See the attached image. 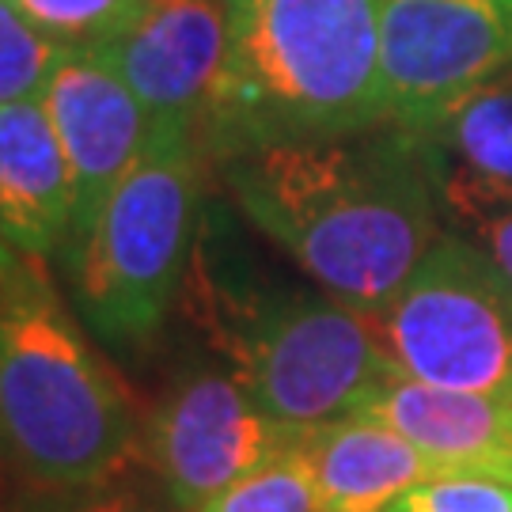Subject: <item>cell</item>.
<instances>
[{"mask_svg": "<svg viewBox=\"0 0 512 512\" xmlns=\"http://www.w3.org/2000/svg\"><path fill=\"white\" fill-rule=\"evenodd\" d=\"M228 190L258 232L327 296L387 308L437 243V194L418 141L293 137L224 156Z\"/></svg>", "mask_w": 512, "mask_h": 512, "instance_id": "1", "label": "cell"}, {"mask_svg": "<svg viewBox=\"0 0 512 512\" xmlns=\"http://www.w3.org/2000/svg\"><path fill=\"white\" fill-rule=\"evenodd\" d=\"M0 251V459L42 490L107 486L137 456L126 387L35 255Z\"/></svg>", "mask_w": 512, "mask_h": 512, "instance_id": "2", "label": "cell"}, {"mask_svg": "<svg viewBox=\"0 0 512 512\" xmlns=\"http://www.w3.org/2000/svg\"><path fill=\"white\" fill-rule=\"evenodd\" d=\"M384 0H251L198 145L220 160L293 137H346L384 122Z\"/></svg>", "mask_w": 512, "mask_h": 512, "instance_id": "3", "label": "cell"}, {"mask_svg": "<svg viewBox=\"0 0 512 512\" xmlns=\"http://www.w3.org/2000/svg\"><path fill=\"white\" fill-rule=\"evenodd\" d=\"M198 164L194 129L152 126L141 160L69 255L80 311L110 346H145L167 323L198 220Z\"/></svg>", "mask_w": 512, "mask_h": 512, "instance_id": "4", "label": "cell"}, {"mask_svg": "<svg viewBox=\"0 0 512 512\" xmlns=\"http://www.w3.org/2000/svg\"><path fill=\"white\" fill-rule=\"evenodd\" d=\"M232 353L255 403L293 429L353 418L406 376L376 311L334 296L262 304L236 334Z\"/></svg>", "mask_w": 512, "mask_h": 512, "instance_id": "5", "label": "cell"}, {"mask_svg": "<svg viewBox=\"0 0 512 512\" xmlns=\"http://www.w3.org/2000/svg\"><path fill=\"white\" fill-rule=\"evenodd\" d=\"M376 319L410 380L512 403V281L471 239L440 236Z\"/></svg>", "mask_w": 512, "mask_h": 512, "instance_id": "6", "label": "cell"}, {"mask_svg": "<svg viewBox=\"0 0 512 512\" xmlns=\"http://www.w3.org/2000/svg\"><path fill=\"white\" fill-rule=\"evenodd\" d=\"M512 65L509 0H384V122L418 137Z\"/></svg>", "mask_w": 512, "mask_h": 512, "instance_id": "7", "label": "cell"}, {"mask_svg": "<svg viewBox=\"0 0 512 512\" xmlns=\"http://www.w3.org/2000/svg\"><path fill=\"white\" fill-rule=\"evenodd\" d=\"M293 429L255 403L239 376L194 372L167 391L145 429V456L179 512H198L220 490L293 448Z\"/></svg>", "mask_w": 512, "mask_h": 512, "instance_id": "8", "label": "cell"}, {"mask_svg": "<svg viewBox=\"0 0 512 512\" xmlns=\"http://www.w3.org/2000/svg\"><path fill=\"white\" fill-rule=\"evenodd\" d=\"M228 50L232 12L224 0H145L126 31L88 54L126 80L152 126H186L198 137L228 69Z\"/></svg>", "mask_w": 512, "mask_h": 512, "instance_id": "9", "label": "cell"}, {"mask_svg": "<svg viewBox=\"0 0 512 512\" xmlns=\"http://www.w3.org/2000/svg\"><path fill=\"white\" fill-rule=\"evenodd\" d=\"M42 103L50 110L73 171L76 213L73 239L65 251L73 255L95 228L110 194L141 160L152 118L145 103L129 92L126 80L88 50H57Z\"/></svg>", "mask_w": 512, "mask_h": 512, "instance_id": "10", "label": "cell"}, {"mask_svg": "<svg viewBox=\"0 0 512 512\" xmlns=\"http://www.w3.org/2000/svg\"><path fill=\"white\" fill-rule=\"evenodd\" d=\"M361 414L425 452L440 478H494L512 486V403L505 399L403 376Z\"/></svg>", "mask_w": 512, "mask_h": 512, "instance_id": "11", "label": "cell"}, {"mask_svg": "<svg viewBox=\"0 0 512 512\" xmlns=\"http://www.w3.org/2000/svg\"><path fill=\"white\" fill-rule=\"evenodd\" d=\"M76 190L42 99L0 107V239L23 255L69 251Z\"/></svg>", "mask_w": 512, "mask_h": 512, "instance_id": "12", "label": "cell"}, {"mask_svg": "<svg viewBox=\"0 0 512 512\" xmlns=\"http://www.w3.org/2000/svg\"><path fill=\"white\" fill-rule=\"evenodd\" d=\"M300 448L315 478L319 512H387L410 486L440 478L425 452L365 414L304 429Z\"/></svg>", "mask_w": 512, "mask_h": 512, "instance_id": "13", "label": "cell"}, {"mask_svg": "<svg viewBox=\"0 0 512 512\" xmlns=\"http://www.w3.org/2000/svg\"><path fill=\"white\" fill-rule=\"evenodd\" d=\"M433 156L512 186V65L467 95L448 118L414 137Z\"/></svg>", "mask_w": 512, "mask_h": 512, "instance_id": "14", "label": "cell"}, {"mask_svg": "<svg viewBox=\"0 0 512 512\" xmlns=\"http://www.w3.org/2000/svg\"><path fill=\"white\" fill-rule=\"evenodd\" d=\"M437 205L456 224V236L471 239L482 255L512 281V186L486 179L471 167L452 164L421 148Z\"/></svg>", "mask_w": 512, "mask_h": 512, "instance_id": "15", "label": "cell"}, {"mask_svg": "<svg viewBox=\"0 0 512 512\" xmlns=\"http://www.w3.org/2000/svg\"><path fill=\"white\" fill-rule=\"evenodd\" d=\"M57 50H99L126 31L145 0H8Z\"/></svg>", "mask_w": 512, "mask_h": 512, "instance_id": "16", "label": "cell"}, {"mask_svg": "<svg viewBox=\"0 0 512 512\" xmlns=\"http://www.w3.org/2000/svg\"><path fill=\"white\" fill-rule=\"evenodd\" d=\"M198 512H319L315 478L300 440L258 471L232 482L228 490H220Z\"/></svg>", "mask_w": 512, "mask_h": 512, "instance_id": "17", "label": "cell"}, {"mask_svg": "<svg viewBox=\"0 0 512 512\" xmlns=\"http://www.w3.org/2000/svg\"><path fill=\"white\" fill-rule=\"evenodd\" d=\"M54 57V42H46L8 0H0V107L16 99H42Z\"/></svg>", "mask_w": 512, "mask_h": 512, "instance_id": "18", "label": "cell"}, {"mask_svg": "<svg viewBox=\"0 0 512 512\" xmlns=\"http://www.w3.org/2000/svg\"><path fill=\"white\" fill-rule=\"evenodd\" d=\"M387 512H512V486L494 478H429L395 497Z\"/></svg>", "mask_w": 512, "mask_h": 512, "instance_id": "19", "label": "cell"}, {"mask_svg": "<svg viewBox=\"0 0 512 512\" xmlns=\"http://www.w3.org/2000/svg\"><path fill=\"white\" fill-rule=\"evenodd\" d=\"M84 497H76L65 512H171L164 505H156L152 497L141 490H110V486H95V490H80Z\"/></svg>", "mask_w": 512, "mask_h": 512, "instance_id": "20", "label": "cell"}, {"mask_svg": "<svg viewBox=\"0 0 512 512\" xmlns=\"http://www.w3.org/2000/svg\"><path fill=\"white\" fill-rule=\"evenodd\" d=\"M224 4H228V12H239V8H247L251 0H224Z\"/></svg>", "mask_w": 512, "mask_h": 512, "instance_id": "21", "label": "cell"}, {"mask_svg": "<svg viewBox=\"0 0 512 512\" xmlns=\"http://www.w3.org/2000/svg\"><path fill=\"white\" fill-rule=\"evenodd\" d=\"M23 512H46V509H38V505H35V509H23Z\"/></svg>", "mask_w": 512, "mask_h": 512, "instance_id": "22", "label": "cell"}, {"mask_svg": "<svg viewBox=\"0 0 512 512\" xmlns=\"http://www.w3.org/2000/svg\"><path fill=\"white\" fill-rule=\"evenodd\" d=\"M0 512H8V509H4V501H0Z\"/></svg>", "mask_w": 512, "mask_h": 512, "instance_id": "23", "label": "cell"}, {"mask_svg": "<svg viewBox=\"0 0 512 512\" xmlns=\"http://www.w3.org/2000/svg\"><path fill=\"white\" fill-rule=\"evenodd\" d=\"M509 4H512V0H509Z\"/></svg>", "mask_w": 512, "mask_h": 512, "instance_id": "24", "label": "cell"}]
</instances>
